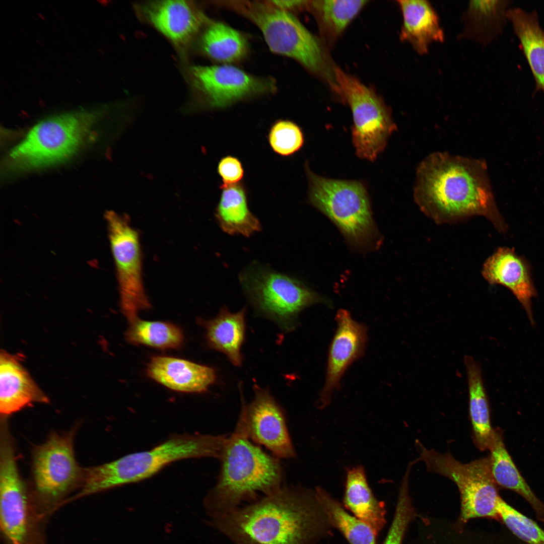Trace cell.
<instances>
[{
	"label": "cell",
	"mask_w": 544,
	"mask_h": 544,
	"mask_svg": "<svg viewBox=\"0 0 544 544\" xmlns=\"http://www.w3.org/2000/svg\"><path fill=\"white\" fill-rule=\"evenodd\" d=\"M414 198L420 210L437 224L478 215L486 218L500 233L508 230L483 159L444 152L429 154L416 168Z\"/></svg>",
	"instance_id": "cell-1"
},
{
	"label": "cell",
	"mask_w": 544,
	"mask_h": 544,
	"mask_svg": "<svg viewBox=\"0 0 544 544\" xmlns=\"http://www.w3.org/2000/svg\"><path fill=\"white\" fill-rule=\"evenodd\" d=\"M328 524L315 492L283 486L217 522L239 544H314Z\"/></svg>",
	"instance_id": "cell-2"
},
{
	"label": "cell",
	"mask_w": 544,
	"mask_h": 544,
	"mask_svg": "<svg viewBox=\"0 0 544 544\" xmlns=\"http://www.w3.org/2000/svg\"><path fill=\"white\" fill-rule=\"evenodd\" d=\"M219 459L221 469L217 482L205 500L209 509L229 508L254 497L258 492L267 495L282 486L284 472L279 458L252 442L241 410Z\"/></svg>",
	"instance_id": "cell-3"
},
{
	"label": "cell",
	"mask_w": 544,
	"mask_h": 544,
	"mask_svg": "<svg viewBox=\"0 0 544 544\" xmlns=\"http://www.w3.org/2000/svg\"><path fill=\"white\" fill-rule=\"evenodd\" d=\"M226 439L225 435L174 434L150 450L86 468L81 490L75 498L142 481L176 461L202 457L219 459Z\"/></svg>",
	"instance_id": "cell-4"
},
{
	"label": "cell",
	"mask_w": 544,
	"mask_h": 544,
	"mask_svg": "<svg viewBox=\"0 0 544 544\" xmlns=\"http://www.w3.org/2000/svg\"><path fill=\"white\" fill-rule=\"evenodd\" d=\"M220 4L254 24L273 53L293 59L313 73L328 74L319 41L292 13L280 9L270 1H222Z\"/></svg>",
	"instance_id": "cell-5"
},
{
	"label": "cell",
	"mask_w": 544,
	"mask_h": 544,
	"mask_svg": "<svg viewBox=\"0 0 544 544\" xmlns=\"http://www.w3.org/2000/svg\"><path fill=\"white\" fill-rule=\"evenodd\" d=\"M242 291L255 314L284 332L298 326V315L316 303H327L296 279L253 261L239 274Z\"/></svg>",
	"instance_id": "cell-6"
},
{
	"label": "cell",
	"mask_w": 544,
	"mask_h": 544,
	"mask_svg": "<svg viewBox=\"0 0 544 544\" xmlns=\"http://www.w3.org/2000/svg\"><path fill=\"white\" fill-rule=\"evenodd\" d=\"M94 116L88 112L65 113L45 119L35 125L11 152L13 169L40 168L73 156L88 134Z\"/></svg>",
	"instance_id": "cell-7"
},
{
	"label": "cell",
	"mask_w": 544,
	"mask_h": 544,
	"mask_svg": "<svg viewBox=\"0 0 544 544\" xmlns=\"http://www.w3.org/2000/svg\"><path fill=\"white\" fill-rule=\"evenodd\" d=\"M416 446L418 459L424 462L428 472L446 477L457 486L461 499V520L499 519L498 506L502 498L492 475L489 456L463 463L449 451L442 454L427 449L418 440Z\"/></svg>",
	"instance_id": "cell-8"
},
{
	"label": "cell",
	"mask_w": 544,
	"mask_h": 544,
	"mask_svg": "<svg viewBox=\"0 0 544 544\" xmlns=\"http://www.w3.org/2000/svg\"><path fill=\"white\" fill-rule=\"evenodd\" d=\"M310 203L329 218L354 244L369 241L374 231L368 194L360 181L325 178L306 166Z\"/></svg>",
	"instance_id": "cell-9"
},
{
	"label": "cell",
	"mask_w": 544,
	"mask_h": 544,
	"mask_svg": "<svg viewBox=\"0 0 544 544\" xmlns=\"http://www.w3.org/2000/svg\"><path fill=\"white\" fill-rule=\"evenodd\" d=\"M78 425L69 431L53 432L32 452V495L46 507L56 505L77 487L82 486L85 468L78 464L74 441Z\"/></svg>",
	"instance_id": "cell-10"
},
{
	"label": "cell",
	"mask_w": 544,
	"mask_h": 544,
	"mask_svg": "<svg viewBox=\"0 0 544 544\" xmlns=\"http://www.w3.org/2000/svg\"><path fill=\"white\" fill-rule=\"evenodd\" d=\"M34 500L17 466L12 436L0 438V525L10 544H43Z\"/></svg>",
	"instance_id": "cell-11"
},
{
	"label": "cell",
	"mask_w": 544,
	"mask_h": 544,
	"mask_svg": "<svg viewBox=\"0 0 544 544\" xmlns=\"http://www.w3.org/2000/svg\"><path fill=\"white\" fill-rule=\"evenodd\" d=\"M333 71L335 85L352 110V138L356 154L360 158L374 161L396 129L390 109L357 78L338 67Z\"/></svg>",
	"instance_id": "cell-12"
},
{
	"label": "cell",
	"mask_w": 544,
	"mask_h": 544,
	"mask_svg": "<svg viewBox=\"0 0 544 544\" xmlns=\"http://www.w3.org/2000/svg\"><path fill=\"white\" fill-rule=\"evenodd\" d=\"M105 217L116 267L121 311L129 321L138 317L140 310L151 307L143 280L139 234L124 216L110 211Z\"/></svg>",
	"instance_id": "cell-13"
},
{
	"label": "cell",
	"mask_w": 544,
	"mask_h": 544,
	"mask_svg": "<svg viewBox=\"0 0 544 544\" xmlns=\"http://www.w3.org/2000/svg\"><path fill=\"white\" fill-rule=\"evenodd\" d=\"M189 69L193 87L202 102L211 108H223L276 90L273 78L253 75L232 64L193 65Z\"/></svg>",
	"instance_id": "cell-14"
},
{
	"label": "cell",
	"mask_w": 544,
	"mask_h": 544,
	"mask_svg": "<svg viewBox=\"0 0 544 544\" xmlns=\"http://www.w3.org/2000/svg\"><path fill=\"white\" fill-rule=\"evenodd\" d=\"M253 388L254 395L249 403H245L241 394V410L248 437L278 458L294 457L295 451L282 407L268 388L257 384Z\"/></svg>",
	"instance_id": "cell-15"
},
{
	"label": "cell",
	"mask_w": 544,
	"mask_h": 544,
	"mask_svg": "<svg viewBox=\"0 0 544 544\" xmlns=\"http://www.w3.org/2000/svg\"><path fill=\"white\" fill-rule=\"evenodd\" d=\"M337 328L328 354L326 378L319 394L318 407L323 408L330 402L333 392L349 366L364 353L367 340L366 326L355 320L350 312L339 310L336 315Z\"/></svg>",
	"instance_id": "cell-16"
},
{
	"label": "cell",
	"mask_w": 544,
	"mask_h": 544,
	"mask_svg": "<svg viewBox=\"0 0 544 544\" xmlns=\"http://www.w3.org/2000/svg\"><path fill=\"white\" fill-rule=\"evenodd\" d=\"M147 18L178 47L188 45L209 20L193 4L185 1H160L144 7Z\"/></svg>",
	"instance_id": "cell-17"
},
{
	"label": "cell",
	"mask_w": 544,
	"mask_h": 544,
	"mask_svg": "<svg viewBox=\"0 0 544 544\" xmlns=\"http://www.w3.org/2000/svg\"><path fill=\"white\" fill-rule=\"evenodd\" d=\"M490 284L502 285L510 290L521 303L529 320H534L531 301L536 295L530 266L513 248L499 247L484 264L482 271Z\"/></svg>",
	"instance_id": "cell-18"
},
{
	"label": "cell",
	"mask_w": 544,
	"mask_h": 544,
	"mask_svg": "<svg viewBox=\"0 0 544 544\" xmlns=\"http://www.w3.org/2000/svg\"><path fill=\"white\" fill-rule=\"evenodd\" d=\"M20 358L2 350L0 354V412L7 417L34 403L49 398L23 366Z\"/></svg>",
	"instance_id": "cell-19"
},
{
	"label": "cell",
	"mask_w": 544,
	"mask_h": 544,
	"mask_svg": "<svg viewBox=\"0 0 544 544\" xmlns=\"http://www.w3.org/2000/svg\"><path fill=\"white\" fill-rule=\"evenodd\" d=\"M149 377L172 390L186 393L206 392L217 380L211 367L186 360L157 356L147 367Z\"/></svg>",
	"instance_id": "cell-20"
},
{
	"label": "cell",
	"mask_w": 544,
	"mask_h": 544,
	"mask_svg": "<svg viewBox=\"0 0 544 544\" xmlns=\"http://www.w3.org/2000/svg\"><path fill=\"white\" fill-rule=\"evenodd\" d=\"M402 25L400 37L409 42L419 54L429 52L434 42H443L445 35L439 17L431 3L426 0H398Z\"/></svg>",
	"instance_id": "cell-21"
},
{
	"label": "cell",
	"mask_w": 544,
	"mask_h": 544,
	"mask_svg": "<svg viewBox=\"0 0 544 544\" xmlns=\"http://www.w3.org/2000/svg\"><path fill=\"white\" fill-rule=\"evenodd\" d=\"M246 311L244 307L232 313L224 306L214 318L198 320L205 329L208 347L225 355L236 367L241 366L243 360L241 348L245 341Z\"/></svg>",
	"instance_id": "cell-22"
},
{
	"label": "cell",
	"mask_w": 544,
	"mask_h": 544,
	"mask_svg": "<svg viewBox=\"0 0 544 544\" xmlns=\"http://www.w3.org/2000/svg\"><path fill=\"white\" fill-rule=\"evenodd\" d=\"M509 1H470L462 16L459 39H469L483 45L503 32L507 19Z\"/></svg>",
	"instance_id": "cell-23"
},
{
	"label": "cell",
	"mask_w": 544,
	"mask_h": 544,
	"mask_svg": "<svg viewBox=\"0 0 544 544\" xmlns=\"http://www.w3.org/2000/svg\"><path fill=\"white\" fill-rule=\"evenodd\" d=\"M215 217L221 229L230 235L250 237L262 230L258 219L248 208L246 189L241 183L221 186Z\"/></svg>",
	"instance_id": "cell-24"
},
{
	"label": "cell",
	"mask_w": 544,
	"mask_h": 544,
	"mask_svg": "<svg viewBox=\"0 0 544 544\" xmlns=\"http://www.w3.org/2000/svg\"><path fill=\"white\" fill-rule=\"evenodd\" d=\"M507 19L522 47L534 79L535 92H544V29L536 11L510 8Z\"/></svg>",
	"instance_id": "cell-25"
},
{
	"label": "cell",
	"mask_w": 544,
	"mask_h": 544,
	"mask_svg": "<svg viewBox=\"0 0 544 544\" xmlns=\"http://www.w3.org/2000/svg\"><path fill=\"white\" fill-rule=\"evenodd\" d=\"M489 450L491 470L497 485L515 492L530 504L537 518L544 523V503L534 494L518 470L503 441L499 429H494Z\"/></svg>",
	"instance_id": "cell-26"
},
{
	"label": "cell",
	"mask_w": 544,
	"mask_h": 544,
	"mask_svg": "<svg viewBox=\"0 0 544 544\" xmlns=\"http://www.w3.org/2000/svg\"><path fill=\"white\" fill-rule=\"evenodd\" d=\"M344 503L355 516L370 525L377 534L383 528L386 523L384 504L374 496L362 466L348 469Z\"/></svg>",
	"instance_id": "cell-27"
},
{
	"label": "cell",
	"mask_w": 544,
	"mask_h": 544,
	"mask_svg": "<svg viewBox=\"0 0 544 544\" xmlns=\"http://www.w3.org/2000/svg\"><path fill=\"white\" fill-rule=\"evenodd\" d=\"M463 360L468 383L472 437L476 447L484 451L489 449L494 432L488 399L480 364L469 355L464 356Z\"/></svg>",
	"instance_id": "cell-28"
},
{
	"label": "cell",
	"mask_w": 544,
	"mask_h": 544,
	"mask_svg": "<svg viewBox=\"0 0 544 544\" xmlns=\"http://www.w3.org/2000/svg\"><path fill=\"white\" fill-rule=\"evenodd\" d=\"M199 44L201 52L222 64H232L244 59L249 51L245 36L219 21L209 20L202 29Z\"/></svg>",
	"instance_id": "cell-29"
},
{
	"label": "cell",
	"mask_w": 544,
	"mask_h": 544,
	"mask_svg": "<svg viewBox=\"0 0 544 544\" xmlns=\"http://www.w3.org/2000/svg\"><path fill=\"white\" fill-rule=\"evenodd\" d=\"M315 492L329 524L336 528L350 544H376L377 534L370 525L350 514L324 489L318 487Z\"/></svg>",
	"instance_id": "cell-30"
},
{
	"label": "cell",
	"mask_w": 544,
	"mask_h": 544,
	"mask_svg": "<svg viewBox=\"0 0 544 544\" xmlns=\"http://www.w3.org/2000/svg\"><path fill=\"white\" fill-rule=\"evenodd\" d=\"M128 322L125 338L132 345L168 350L179 349L184 343L182 331L172 323L144 320L139 317Z\"/></svg>",
	"instance_id": "cell-31"
},
{
	"label": "cell",
	"mask_w": 544,
	"mask_h": 544,
	"mask_svg": "<svg viewBox=\"0 0 544 544\" xmlns=\"http://www.w3.org/2000/svg\"><path fill=\"white\" fill-rule=\"evenodd\" d=\"M367 2L364 0L310 1L307 8L313 13L324 32L334 38L344 31Z\"/></svg>",
	"instance_id": "cell-32"
},
{
	"label": "cell",
	"mask_w": 544,
	"mask_h": 544,
	"mask_svg": "<svg viewBox=\"0 0 544 544\" xmlns=\"http://www.w3.org/2000/svg\"><path fill=\"white\" fill-rule=\"evenodd\" d=\"M500 519L515 537L526 544H544V530L502 499L498 506Z\"/></svg>",
	"instance_id": "cell-33"
},
{
	"label": "cell",
	"mask_w": 544,
	"mask_h": 544,
	"mask_svg": "<svg viewBox=\"0 0 544 544\" xmlns=\"http://www.w3.org/2000/svg\"><path fill=\"white\" fill-rule=\"evenodd\" d=\"M268 139L273 150L283 156L296 153L304 143L301 128L294 122L287 120L276 121L270 128Z\"/></svg>",
	"instance_id": "cell-34"
},
{
	"label": "cell",
	"mask_w": 544,
	"mask_h": 544,
	"mask_svg": "<svg viewBox=\"0 0 544 544\" xmlns=\"http://www.w3.org/2000/svg\"><path fill=\"white\" fill-rule=\"evenodd\" d=\"M411 467H407L399 488L394 517L382 544H401L406 528L414 514L409 494L408 482Z\"/></svg>",
	"instance_id": "cell-35"
},
{
	"label": "cell",
	"mask_w": 544,
	"mask_h": 544,
	"mask_svg": "<svg viewBox=\"0 0 544 544\" xmlns=\"http://www.w3.org/2000/svg\"><path fill=\"white\" fill-rule=\"evenodd\" d=\"M218 172L224 185L238 183L244 175L242 163L237 158L231 156L221 159L218 164Z\"/></svg>",
	"instance_id": "cell-36"
},
{
	"label": "cell",
	"mask_w": 544,
	"mask_h": 544,
	"mask_svg": "<svg viewBox=\"0 0 544 544\" xmlns=\"http://www.w3.org/2000/svg\"><path fill=\"white\" fill-rule=\"evenodd\" d=\"M271 3L280 9L292 13V11L302 8H307V1H270Z\"/></svg>",
	"instance_id": "cell-37"
}]
</instances>
